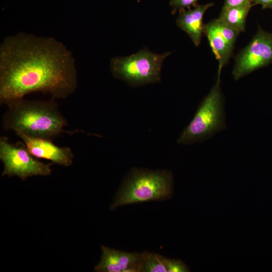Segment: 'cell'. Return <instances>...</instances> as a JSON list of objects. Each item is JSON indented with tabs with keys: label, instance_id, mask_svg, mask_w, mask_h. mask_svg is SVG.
<instances>
[{
	"label": "cell",
	"instance_id": "17",
	"mask_svg": "<svg viewBox=\"0 0 272 272\" xmlns=\"http://www.w3.org/2000/svg\"><path fill=\"white\" fill-rule=\"evenodd\" d=\"M257 4L261 5L262 9H272V0H255L253 5Z\"/></svg>",
	"mask_w": 272,
	"mask_h": 272
},
{
	"label": "cell",
	"instance_id": "3",
	"mask_svg": "<svg viewBox=\"0 0 272 272\" xmlns=\"http://www.w3.org/2000/svg\"><path fill=\"white\" fill-rule=\"evenodd\" d=\"M173 190V176L170 171L133 168L122 181L110 210L127 205L166 199L171 197Z\"/></svg>",
	"mask_w": 272,
	"mask_h": 272
},
{
	"label": "cell",
	"instance_id": "12",
	"mask_svg": "<svg viewBox=\"0 0 272 272\" xmlns=\"http://www.w3.org/2000/svg\"><path fill=\"white\" fill-rule=\"evenodd\" d=\"M253 4L240 7L223 8L218 18L220 21L239 32L245 30L246 20Z\"/></svg>",
	"mask_w": 272,
	"mask_h": 272
},
{
	"label": "cell",
	"instance_id": "6",
	"mask_svg": "<svg viewBox=\"0 0 272 272\" xmlns=\"http://www.w3.org/2000/svg\"><path fill=\"white\" fill-rule=\"evenodd\" d=\"M0 159L4 165L2 176H17L22 180L33 176H47L51 174L53 164H44L38 160L28 150L24 143H10L4 137L0 138Z\"/></svg>",
	"mask_w": 272,
	"mask_h": 272
},
{
	"label": "cell",
	"instance_id": "18",
	"mask_svg": "<svg viewBox=\"0 0 272 272\" xmlns=\"http://www.w3.org/2000/svg\"><path fill=\"white\" fill-rule=\"evenodd\" d=\"M251 3L254 2L255 0H249Z\"/></svg>",
	"mask_w": 272,
	"mask_h": 272
},
{
	"label": "cell",
	"instance_id": "10",
	"mask_svg": "<svg viewBox=\"0 0 272 272\" xmlns=\"http://www.w3.org/2000/svg\"><path fill=\"white\" fill-rule=\"evenodd\" d=\"M214 4L210 3L205 5H197L193 9H184L179 11L176 19L178 27L186 32L196 46L201 42L203 24V17L205 12Z\"/></svg>",
	"mask_w": 272,
	"mask_h": 272
},
{
	"label": "cell",
	"instance_id": "15",
	"mask_svg": "<svg viewBox=\"0 0 272 272\" xmlns=\"http://www.w3.org/2000/svg\"><path fill=\"white\" fill-rule=\"evenodd\" d=\"M198 0H170V5L172 8V13L174 14L177 10L179 12L190 8L191 6H196Z\"/></svg>",
	"mask_w": 272,
	"mask_h": 272
},
{
	"label": "cell",
	"instance_id": "8",
	"mask_svg": "<svg viewBox=\"0 0 272 272\" xmlns=\"http://www.w3.org/2000/svg\"><path fill=\"white\" fill-rule=\"evenodd\" d=\"M29 152L36 158L44 159L53 164L69 167L73 164L74 155L70 147H60L51 140L33 137L22 132H17Z\"/></svg>",
	"mask_w": 272,
	"mask_h": 272
},
{
	"label": "cell",
	"instance_id": "1",
	"mask_svg": "<svg viewBox=\"0 0 272 272\" xmlns=\"http://www.w3.org/2000/svg\"><path fill=\"white\" fill-rule=\"evenodd\" d=\"M77 86L73 54L54 38L20 32L1 43V104L36 92L64 99L74 93Z\"/></svg>",
	"mask_w": 272,
	"mask_h": 272
},
{
	"label": "cell",
	"instance_id": "16",
	"mask_svg": "<svg viewBox=\"0 0 272 272\" xmlns=\"http://www.w3.org/2000/svg\"><path fill=\"white\" fill-rule=\"evenodd\" d=\"M252 4L249 0H225L223 8H231L240 7Z\"/></svg>",
	"mask_w": 272,
	"mask_h": 272
},
{
	"label": "cell",
	"instance_id": "13",
	"mask_svg": "<svg viewBox=\"0 0 272 272\" xmlns=\"http://www.w3.org/2000/svg\"><path fill=\"white\" fill-rule=\"evenodd\" d=\"M143 254L141 272H167L162 255L146 251L143 252Z\"/></svg>",
	"mask_w": 272,
	"mask_h": 272
},
{
	"label": "cell",
	"instance_id": "2",
	"mask_svg": "<svg viewBox=\"0 0 272 272\" xmlns=\"http://www.w3.org/2000/svg\"><path fill=\"white\" fill-rule=\"evenodd\" d=\"M2 118L5 130H14L28 135L52 140L63 132L66 120L53 101L27 100L23 98L7 105Z\"/></svg>",
	"mask_w": 272,
	"mask_h": 272
},
{
	"label": "cell",
	"instance_id": "5",
	"mask_svg": "<svg viewBox=\"0 0 272 272\" xmlns=\"http://www.w3.org/2000/svg\"><path fill=\"white\" fill-rule=\"evenodd\" d=\"M170 53L156 54L141 50L129 56L116 57L111 60V71L115 77L131 85L159 82L162 62Z\"/></svg>",
	"mask_w": 272,
	"mask_h": 272
},
{
	"label": "cell",
	"instance_id": "7",
	"mask_svg": "<svg viewBox=\"0 0 272 272\" xmlns=\"http://www.w3.org/2000/svg\"><path fill=\"white\" fill-rule=\"evenodd\" d=\"M272 62V33L259 28L253 38L237 55L232 71L235 80Z\"/></svg>",
	"mask_w": 272,
	"mask_h": 272
},
{
	"label": "cell",
	"instance_id": "9",
	"mask_svg": "<svg viewBox=\"0 0 272 272\" xmlns=\"http://www.w3.org/2000/svg\"><path fill=\"white\" fill-rule=\"evenodd\" d=\"M102 254L94 269L98 272H141L143 253L127 252L101 245Z\"/></svg>",
	"mask_w": 272,
	"mask_h": 272
},
{
	"label": "cell",
	"instance_id": "4",
	"mask_svg": "<svg viewBox=\"0 0 272 272\" xmlns=\"http://www.w3.org/2000/svg\"><path fill=\"white\" fill-rule=\"evenodd\" d=\"M221 74V72H218L216 83L200 103L192 120L180 134L178 144L190 145L201 142L226 129Z\"/></svg>",
	"mask_w": 272,
	"mask_h": 272
},
{
	"label": "cell",
	"instance_id": "11",
	"mask_svg": "<svg viewBox=\"0 0 272 272\" xmlns=\"http://www.w3.org/2000/svg\"><path fill=\"white\" fill-rule=\"evenodd\" d=\"M203 33L206 35L216 58L219 62L218 71L229 61L234 47L231 46L220 32L216 19L203 25Z\"/></svg>",
	"mask_w": 272,
	"mask_h": 272
},
{
	"label": "cell",
	"instance_id": "14",
	"mask_svg": "<svg viewBox=\"0 0 272 272\" xmlns=\"http://www.w3.org/2000/svg\"><path fill=\"white\" fill-rule=\"evenodd\" d=\"M162 261L165 264L167 272H187L189 269L186 264L179 259L166 258L162 256Z\"/></svg>",
	"mask_w": 272,
	"mask_h": 272
}]
</instances>
